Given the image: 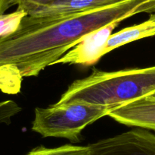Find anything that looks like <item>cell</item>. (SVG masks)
Wrapping results in <instances>:
<instances>
[{
	"label": "cell",
	"mask_w": 155,
	"mask_h": 155,
	"mask_svg": "<svg viewBox=\"0 0 155 155\" xmlns=\"http://www.w3.org/2000/svg\"><path fill=\"white\" fill-rule=\"evenodd\" d=\"M155 0H127L118 4L57 18L26 15L19 27L0 38V68L21 88L23 78L37 76L86 35L136 14H153Z\"/></svg>",
	"instance_id": "1"
},
{
	"label": "cell",
	"mask_w": 155,
	"mask_h": 155,
	"mask_svg": "<svg viewBox=\"0 0 155 155\" xmlns=\"http://www.w3.org/2000/svg\"><path fill=\"white\" fill-rule=\"evenodd\" d=\"M154 93L155 65L114 71L94 68L90 75L73 82L55 104L120 106Z\"/></svg>",
	"instance_id": "2"
},
{
	"label": "cell",
	"mask_w": 155,
	"mask_h": 155,
	"mask_svg": "<svg viewBox=\"0 0 155 155\" xmlns=\"http://www.w3.org/2000/svg\"><path fill=\"white\" fill-rule=\"evenodd\" d=\"M117 106L76 103L54 104L48 108L36 107L32 130L43 138H61L71 142H79L86 126L108 115Z\"/></svg>",
	"instance_id": "3"
},
{
	"label": "cell",
	"mask_w": 155,
	"mask_h": 155,
	"mask_svg": "<svg viewBox=\"0 0 155 155\" xmlns=\"http://www.w3.org/2000/svg\"><path fill=\"white\" fill-rule=\"evenodd\" d=\"M89 155H155V134L136 128L89 144Z\"/></svg>",
	"instance_id": "4"
},
{
	"label": "cell",
	"mask_w": 155,
	"mask_h": 155,
	"mask_svg": "<svg viewBox=\"0 0 155 155\" xmlns=\"http://www.w3.org/2000/svg\"><path fill=\"white\" fill-rule=\"evenodd\" d=\"M121 21H114L88 33L78 44L55 61L52 65L56 64H72L83 66L95 65L106 54L107 40L111 36L114 29L116 28Z\"/></svg>",
	"instance_id": "5"
},
{
	"label": "cell",
	"mask_w": 155,
	"mask_h": 155,
	"mask_svg": "<svg viewBox=\"0 0 155 155\" xmlns=\"http://www.w3.org/2000/svg\"><path fill=\"white\" fill-rule=\"evenodd\" d=\"M108 115L121 124L155 132V97L151 94L124 103Z\"/></svg>",
	"instance_id": "6"
},
{
	"label": "cell",
	"mask_w": 155,
	"mask_h": 155,
	"mask_svg": "<svg viewBox=\"0 0 155 155\" xmlns=\"http://www.w3.org/2000/svg\"><path fill=\"white\" fill-rule=\"evenodd\" d=\"M127 0H57L29 14L40 18H57L118 4Z\"/></svg>",
	"instance_id": "7"
},
{
	"label": "cell",
	"mask_w": 155,
	"mask_h": 155,
	"mask_svg": "<svg viewBox=\"0 0 155 155\" xmlns=\"http://www.w3.org/2000/svg\"><path fill=\"white\" fill-rule=\"evenodd\" d=\"M154 36L155 13H153L151 14L150 18L147 21L141 24L126 27L111 34L106 44L105 53L107 54L112 50L119 48L129 43Z\"/></svg>",
	"instance_id": "8"
},
{
	"label": "cell",
	"mask_w": 155,
	"mask_h": 155,
	"mask_svg": "<svg viewBox=\"0 0 155 155\" xmlns=\"http://www.w3.org/2000/svg\"><path fill=\"white\" fill-rule=\"evenodd\" d=\"M89 147L64 144L58 147L38 146L32 149L27 155H89Z\"/></svg>",
	"instance_id": "9"
},
{
	"label": "cell",
	"mask_w": 155,
	"mask_h": 155,
	"mask_svg": "<svg viewBox=\"0 0 155 155\" xmlns=\"http://www.w3.org/2000/svg\"><path fill=\"white\" fill-rule=\"evenodd\" d=\"M26 15L27 14L25 12L18 9L12 13L0 15V38L15 32Z\"/></svg>",
	"instance_id": "10"
},
{
	"label": "cell",
	"mask_w": 155,
	"mask_h": 155,
	"mask_svg": "<svg viewBox=\"0 0 155 155\" xmlns=\"http://www.w3.org/2000/svg\"><path fill=\"white\" fill-rule=\"evenodd\" d=\"M22 110V108L14 100H8L0 102V124H10L11 119Z\"/></svg>",
	"instance_id": "11"
},
{
	"label": "cell",
	"mask_w": 155,
	"mask_h": 155,
	"mask_svg": "<svg viewBox=\"0 0 155 155\" xmlns=\"http://www.w3.org/2000/svg\"><path fill=\"white\" fill-rule=\"evenodd\" d=\"M57 0H11L12 5H17L18 10L24 11L27 15L32 13L35 10L46 6Z\"/></svg>",
	"instance_id": "12"
},
{
	"label": "cell",
	"mask_w": 155,
	"mask_h": 155,
	"mask_svg": "<svg viewBox=\"0 0 155 155\" xmlns=\"http://www.w3.org/2000/svg\"><path fill=\"white\" fill-rule=\"evenodd\" d=\"M0 90L8 94H16L20 91L7 71L2 68H0Z\"/></svg>",
	"instance_id": "13"
},
{
	"label": "cell",
	"mask_w": 155,
	"mask_h": 155,
	"mask_svg": "<svg viewBox=\"0 0 155 155\" xmlns=\"http://www.w3.org/2000/svg\"><path fill=\"white\" fill-rule=\"evenodd\" d=\"M11 6V0H0V15H4L5 12Z\"/></svg>",
	"instance_id": "14"
},
{
	"label": "cell",
	"mask_w": 155,
	"mask_h": 155,
	"mask_svg": "<svg viewBox=\"0 0 155 155\" xmlns=\"http://www.w3.org/2000/svg\"><path fill=\"white\" fill-rule=\"evenodd\" d=\"M152 95H153V96H154V97H155V93H154V94H153Z\"/></svg>",
	"instance_id": "15"
},
{
	"label": "cell",
	"mask_w": 155,
	"mask_h": 155,
	"mask_svg": "<svg viewBox=\"0 0 155 155\" xmlns=\"http://www.w3.org/2000/svg\"><path fill=\"white\" fill-rule=\"evenodd\" d=\"M154 13H155V12H154Z\"/></svg>",
	"instance_id": "16"
}]
</instances>
